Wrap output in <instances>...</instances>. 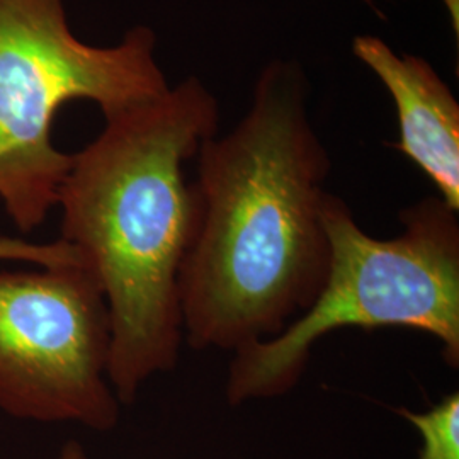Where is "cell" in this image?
Segmentation results:
<instances>
[{"instance_id":"52a82bcc","label":"cell","mask_w":459,"mask_h":459,"mask_svg":"<svg viewBox=\"0 0 459 459\" xmlns=\"http://www.w3.org/2000/svg\"><path fill=\"white\" fill-rule=\"evenodd\" d=\"M420 434L422 446L417 459H459V394H446L443 400L424 411L396 409Z\"/></svg>"},{"instance_id":"7a4b0ae2","label":"cell","mask_w":459,"mask_h":459,"mask_svg":"<svg viewBox=\"0 0 459 459\" xmlns=\"http://www.w3.org/2000/svg\"><path fill=\"white\" fill-rule=\"evenodd\" d=\"M220 108L196 77L106 117L58 191L62 240L94 273L111 322L108 377L121 405L172 371L184 344L179 274L199 216L186 164L218 134Z\"/></svg>"},{"instance_id":"6da1fadb","label":"cell","mask_w":459,"mask_h":459,"mask_svg":"<svg viewBox=\"0 0 459 459\" xmlns=\"http://www.w3.org/2000/svg\"><path fill=\"white\" fill-rule=\"evenodd\" d=\"M299 66L276 60L247 115L197 152L199 216L179 274L184 341L235 352L278 335L327 279V148Z\"/></svg>"},{"instance_id":"ba28073f","label":"cell","mask_w":459,"mask_h":459,"mask_svg":"<svg viewBox=\"0 0 459 459\" xmlns=\"http://www.w3.org/2000/svg\"><path fill=\"white\" fill-rule=\"evenodd\" d=\"M58 459H87L82 446L79 443H66Z\"/></svg>"},{"instance_id":"3957f363","label":"cell","mask_w":459,"mask_h":459,"mask_svg":"<svg viewBox=\"0 0 459 459\" xmlns=\"http://www.w3.org/2000/svg\"><path fill=\"white\" fill-rule=\"evenodd\" d=\"M322 220L330 242L324 288L278 335L233 352L225 396L231 407L290 394L313 347L341 328H407L441 344L459 368V218L439 196L400 213L403 230L377 238L361 229L341 199L327 193Z\"/></svg>"},{"instance_id":"5b68a950","label":"cell","mask_w":459,"mask_h":459,"mask_svg":"<svg viewBox=\"0 0 459 459\" xmlns=\"http://www.w3.org/2000/svg\"><path fill=\"white\" fill-rule=\"evenodd\" d=\"M111 322L83 264L0 269V411L106 432L119 420L109 383Z\"/></svg>"},{"instance_id":"8992f818","label":"cell","mask_w":459,"mask_h":459,"mask_svg":"<svg viewBox=\"0 0 459 459\" xmlns=\"http://www.w3.org/2000/svg\"><path fill=\"white\" fill-rule=\"evenodd\" d=\"M352 49L394 98L396 148L422 169L444 203L459 212V104L451 89L424 58L398 55L377 36H356Z\"/></svg>"},{"instance_id":"9c48e42d","label":"cell","mask_w":459,"mask_h":459,"mask_svg":"<svg viewBox=\"0 0 459 459\" xmlns=\"http://www.w3.org/2000/svg\"><path fill=\"white\" fill-rule=\"evenodd\" d=\"M449 16H451V22H453V28L456 31V36L459 34V0H443Z\"/></svg>"},{"instance_id":"277c9868","label":"cell","mask_w":459,"mask_h":459,"mask_svg":"<svg viewBox=\"0 0 459 459\" xmlns=\"http://www.w3.org/2000/svg\"><path fill=\"white\" fill-rule=\"evenodd\" d=\"M155 47L147 26L91 47L70 31L64 0H0V201L21 233L47 221L72 164L51 140L60 108L89 99L108 117L162 96Z\"/></svg>"}]
</instances>
